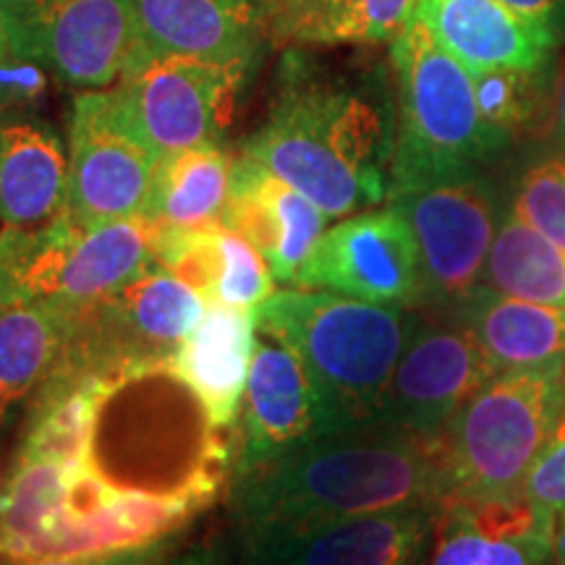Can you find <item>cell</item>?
Returning a JSON list of instances; mask_svg holds the SVG:
<instances>
[{
    "label": "cell",
    "instance_id": "ffe728a7",
    "mask_svg": "<svg viewBox=\"0 0 565 565\" xmlns=\"http://www.w3.org/2000/svg\"><path fill=\"white\" fill-rule=\"evenodd\" d=\"M137 55L254 61L259 9L254 0H131Z\"/></svg>",
    "mask_w": 565,
    "mask_h": 565
},
{
    "label": "cell",
    "instance_id": "74e56055",
    "mask_svg": "<svg viewBox=\"0 0 565 565\" xmlns=\"http://www.w3.org/2000/svg\"><path fill=\"white\" fill-rule=\"evenodd\" d=\"M9 55H13V53H11V47H9V40H6L3 21H0V61H3V58H9Z\"/></svg>",
    "mask_w": 565,
    "mask_h": 565
},
{
    "label": "cell",
    "instance_id": "3957f363",
    "mask_svg": "<svg viewBox=\"0 0 565 565\" xmlns=\"http://www.w3.org/2000/svg\"><path fill=\"white\" fill-rule=\"evenodd\" d=\"M395 137L370 92L288 61L265 124L244 141V154L309 196L328 217L372 210L387 194Z\"/></svg>",
    "mask_w": 565,
    "mask_h": 565
},
{
    "label": "cell",
    "instance_id": "9a60e30c",
    "mask_svg": "<svg viewBox=\"0 0 565 565\" xmlns=\"http://www.w3.org/2000/svg\"><path fill=\"white\" fill-rule=\"evenodd\" d=\"M233 477L278 461L335 424L307 364L280 338L257 330L242 401Z\"/></svg>",
    "mask_w": 565,
    "mask_h": 565
},
{
    "label": "cell",
    "instance_id": "1f68e13d",
    "mask_svg": "<svg viewBox=\"0 0 565 565\" xmlns=\"http://www.w3.org/2000/svg\"><path fill=\"white\" fill-rule=\"evenodd\" d=\"M45 92V74L38 63L17 55L0 61V118L11 113H26Z\"/></svg>",
    "mask_w": 565,
    "mask_h": 565
},
{
    "label": "cell",
    "instance_id": "cb8c5ba5",
    "mask_svg": "<svg viewBox=\"0 0 565 565\" xmlns=\"http://www.w3.org/2000/svg\"><path fill=\"white\" fill-rule=\"evenodd\" d=\"M498 372L565 364V309L477 286L450 307Z\"/></svg>",
    "mask_w": 565,
    "mask_h": 565
},
{
    "label": "cell",
    "instance_id": "6da1fadb",
    "mask_svg": "<svg viewBox=\"0 0 565 565\" xmlns=\"http://www.w3.org/2000/svg\"><path fill=\"white\" fill-rule=\"evenodd\" d=\"M19 443L58 466L68 555L168 542L217 498L233 456L171 362L55 370Z\"/></svg>",
    "mask_w": 565,
    "mask_h": 565
},
{
    "label": "cell",
    "instance_id": "2e32d148",
    "mask_svg": "<svg viewBox=\"0 0 565 565\" xmlns=\"http://www.w3.org/2000/svg\"><path fill=\"white\" fill-rule=\"evenodd\" d=\"M440 508L356 515L244 547V565H424Z\"/></svg>",
    "mask_w": 565,
    "mask_h": 565
},
{
    "label": "cell",
    "instance_id": "4fadbf2b",
    "mask_svg": "<svg viewBox=\"0 0 565 565\" xmlns=\"http://www.w3.org/2000/svg\"><path fill=\"white\" fill-rule=\"evenodd\" d=\"M291 288L333 291L406 309L427 301L414 231L391 204L356 212L324 231Z\"/></svg>",
    "mask_w": 565,
    "mask_h": 565
},
{
    "label": "cell",
    "instance_id": "30bf717a",
    "mask_svg": "<svg viewBox=\"0 0 565 565\" xmlns=\"http://www.w3.org/2000/svg\"><path fill=\"white\" fill-rule=\"evenodd\" d=\"M387 204L412 225L427 301L454 307L482 286L494 242V202L477 171L391 181Z\"/></svg>",
    "mask_w": 565,
    "mask_h": 565
},
{
    "label": "cell",
    "instance_id": "ba28073f",
    "mask_svg": "<svg viewBox=\"0 0 565 565\" xmlns=\"http://www.w3.org/2000/svg\"><path fill=\"white\" fill-rule=\"evenodd\" d=\"M254 61L137 55L118 79L134 129L166 154L221 145Z\"/></svg>",
    "mask_w": 565,
    "mask_h": 565
},
{
    "label": "cell",
    "instance_id": "f35d334b",
    "mask_svg": "<svg viewBox=\"0 0 565 565\" xmlns=\"http://www.w3.org/2000/svg\"><path fill=\"white\" fill-rule=\"evenodd\" d=\"M563 404H565V366H563Z\"/></svg>",
    "mask_w": 565,
    "mask_h": 565
},
{
    "label": "cell",
    "instance_id": "d6a6232c",
    "mask_svg": "<svg viewBox=\"0 0 565 565\" xmlns=\"http://www.w3.org/2000/svg\"><path fill=\"white\" fill-rule=\"evenodd\" d=\"M171 540L154 542L145 547L113 550V553H92V555H71V557H47V561H24V563H0V565H150L168 555Z\"/></svg>",
    "mask_w": 565,
    "mask_h": 565
},
{
    "label": "cell",
    "instance_id": "e575fe53",
    "mask_svg": "<svg viewBox=\"0 0 565 565\" xmlns=\"http://www.w3.org/2000/svg\"><path fill=\"white\" fill-rule=\"evenodd\" d=\"M150 565H217V561L207 547H194L192 553L175 555V557H160V561H154Z\"/></svg>",
    "mask_w": 565,
    "mask_h": 565
},
{
    "label": "cell",
    "instance_id": "8d00e7d4",
    "mask_svg": "<svg viewBox=\"0 0 565 565\" xmlns=\"http://www.w3.org/2000/svg\"><path fill=\"white\" fill-rule=\"evenodd\" d=\"M553 545H555V565H565V515L555 519Z\"/></svg>",
    "mask_w": 565,
    "mask_h": 565
},
{
    "label": "cell",
    "instance_id": "277c9868",
    "mask_svg": "<svg viewBox=\"0 0 565 565\" xmlns=\"http://www.w3.org/2000/svg\"><path fill=\"white\" fill-rule=\"evenodd\" d=\"M257 330L299 353L335 429L377 419L416 315L312 288H282L254 309Z\"/></svg>",
    "mask_w": 565,
    "mask_h": 565
},
{
    "label": "cell",
    "instance_id": "44dd1931",
    "mask_svg": "<svg viewBox=\"0 0 565 565\" xmlns=\"http://www.w3.org/2000/svg\"><path fill=\"white\" fill-rule=\"evenodd\" d=\"M414 17L469 74L487 68L534 71L550 66L555 51L545 32L500 0H416Z\"/></svg>",
    "mask_w": 565,
    "mask_h": 565
},
{
    "label": "cell",
    "instance_id": "9c48e42d",
    "mask_svg": "<svg viewBox=\"0 0 565 565\" xmlns=\"http://www.w3.org/2000/svg\"><path fill=\"white\" fill-rule=\"evenodd\" d=\"M158 160V152L126 116L116 87L84 89L71 108L63 212L87 228L141 217Z\"/></svg>",
    "mask_w": 565,
    "mask_h": 565
},
{
    "label": "cell",
    "instance_id": "83f0119b",
    "mask_svg": "<svg viewBox=\"0 0 565 565\" xmlns=\"http://www.w3.org/2000/svg\"><path fill=\"white\" fill-rule=\"evenodd\" d=\"M482 282L515 299L565 309V252L511 212L494 233Z\"/></svg>",
    "mask_w": 565,
    "mask_h": 565
},
{
    "label": "cell",
    "instance_id": "d590c367",
    "mask_svg": "<svg viewBox=\"0 0 565 565\" xmlns=\"http://www.w3.org/2000/svg\"><path fill=\"white\" fill-rule=\"evenodd\" d=\"M555 113H557V131L565 141V61L561 68V79H557V92H555Z\"/></svg>",
    "mask_w": 565,
    "mask_h": 565
},
{
    "label": "cell",
    "instance_id": "7402d4cb",
    "mask_svg": "<svg viewBox=\"0 0 565 565\" xmlns=\"http://www.w3.org/2000/svg\"><path fill=\"white\" fill-rule=\"evenodd\" d=\"M68 154L30 110L0 118V223L38 228L66 207Z\"/></svg>",
    "mask_w": 565,
    "mask_h": 565
},
{
    "label": "cell",
    "instance_id": "603a6c76",
    "mask_svg": "<svg viewBox=\"0 0 565 565\" xmlns=\"http://www.w3.org/2000/svg\"><path fill=\"white\" fill-rule=\"evenodd\" d=\"M257 322L249 309L207 303L196 328L175 349L171 364L200 395L217 427L233 429L249 380Z\"/></svg>",
    "mask_w": 565,
    "mask_h": 565
},
{
    "label": "cell",
    "instance_id": "484cf974",
    "mask_svg": "<svg viewBox=\"0 0 565 565\" xmlns=\"http://www.w3.org/2000/svg\"><path fill=\"white\" fill-rule=\"evenodd\" d=\"M416 0H263L259 19L282 42L362 45L387 42L406 30Z\"/></svg>",
    "mask_w": 565,
    "mask_h": 565
},
{
    "label": "cell",
    "instance_id": "5b68a950",
    "mask_svg": "<svg viewBox=\"0 0 565 565\" xmlns=\"http://www.w3.org/2000/svg\"><path fill=\"white\" fill-rule=\"evenodd\" d=\"M391 55L398 79L391 181L477 171L503 150L508 134L487 124L469 68L445 51L419 17L393 40Z\"/></svg>",
    "mask_w": 565,
    "mask_h": 565
},
{
    "label": "cell",
    "instance_id": "5bb4252c",
    "mask_svg": "<svg viewBox=\"0 0 565 565\" xmlns=\"http://www.w3.org/2000/svg\"><path fill=\"white\" fill-rule=\"evenodd\" d=\"M494 374L498 370L482 345L461 322L416 317L377 422L416 435H440L458 408Z\"/></svg>",
    "mask_w": 565,
    "mask_h": 565
},
{
    "label": "cell",
    "instance_id": "ac0fdd59",
    "mask_svg": "<svg viewBox=\"0 0 565 565\" xmlns=\"http://www.w3.org/2000/svg\"><path fill=\"white\" fill-rule=\"evenodd\" d=\"M555 519L529 500L448 498L424 565H555Z\"/></svg>",
    "mask_w": 565,
    "mask_h": 565
},
{
    "label": "cell",
    "instance_id": "836d02e7",
    "mask_svg": "<svg viewBox=\"0 0 565 565\" xmlns=\"http://www.w3.org/2000/svg\"><path fill=\"white\" fill-rule=\"evenodd\" d=\"M500 3L545 32L555 47L565 42V0H500Z\"/></svg>",
    "mask_w": 565,
    "mask_h": 565
},
{
    "label": "cell",
    "instance_id": "8992f818",
    "mask_svg": "<svg viewBox=\"0 0 565 565\" xmlns=\"http://www.w3.org/2000/svg\"><path fill=\"white\" fill-rule=\"evenodd\" d=\"M563 366L498 372L458 408L440 433L450 498L524 494L529 471L565 408Z\"/></svg>",
    "mask_w": 565,
    "mask_h": 565
},
{
    "label": "cell",
    "instance_id": "52a82bcc",
    "mask_svg": "<svg viewBox=\"0 0 565 565\" xmlns=\"http://www.w3.org/2000/svg\"><path fill=\"white\" fill-rule=\"evenodd\" d=\"M158 223L129 217L79 225L66 212L38 228H0V301L84 309L158 263Z\"/></svg>",
    "mask_w": 565,
    "mask_h": 565
},
{
    "label": "cell",
    "instance_id": "4dcf8cb0",
    "mask_svg": "<svg viewBox=\"0 0 565 565\" xmlns=\"http://www.w3.org/2000/svg\"><path fill=\"white\" fill-rule=\"evenodd\" d=\"M524 498L553 519L565 515V408L529 471Z\"/></svg>",
    "mask_w": 565,
    "mask_h": 565
},
{
    "label": "cell",
    "instance_id": "7a4b0ae2",
    "mask_svg": "<svg viewBox=\"0 0 565 565\" xmlns=\"http://www.w3.org/2000/svg\"><path fill=\"white\" fill-rule=\"evenodd\" d=\"M448 498L440 435L372 419L324 433L263 469L233 477L231 513L244 550L356 515L440 508Z\"/></svg>",
    "mask_w": 565,
    "mask_h": 565
},
{
    "label": "cell",
    "instance_id": "f546056e",
    "mask_svg": "<svg viewBox=\"0 0 565 565\" xmlns=\"http://www.w3.org/2000/svg\"><path fill=\"white\" fill-rule=\"evenodd\" d=\"M513 215L565 252V152L526 168L513 196Z\"/></svg>",
    "mask_w": 565,
    "mask_h": 565
},
{
    "label": "cell",
    "instance_id": "d4e9b609",
    "mask_svg": "<svg viewBox=\"0 0 565 565\" xmlns=\"http://www.w3.org/2000/svg\"><path fill=\"white\" fill-rule=\"evenodd\" d=\"M74 324L76 309L47 301H0V427L11 406L51 380Z\"/></svg>",
    "mask_w": 565,
    "mask_h": 565
},
{
    "label": "cell",
    "instance_id": "d6986e66",
    "mask_svg": "<svg viewBox=\"0 0 565 565\" xmlns=\"http://www.w3.org/2000/svg\"><path fill=\"white\" fill-rule=\"evenodd\" d=\"M158 263L192 286L207 303L254 309L275 294L267 259L249 238L223 221L202 228L158 225Z\"/></svg>",
    "mask_w": 565,
    "mask_h": 565
},
{
    "label": "cell",
    "instance_id": "e0dca14e",
    "mask_svg": "<svg viewBox=\"0 0 565 565\" xmlns=\"http://www.w3.org/2000/svg\"><path fill=\"white\" fill-rule=\"evenodd\" d=\"M330 217L299 189L249 154L233 160L223 223L249 238L280 286H296L299 270L320 242Z\"/></svg>",
    "mask_w": 565,
    "mask_h": 565
},
{
    "label": "cell",
    "instance_id": "7c38bea8",
    "mask_svg": "<svg viewBox=\"0 0 565 565\" xmlns=\"http://www.w3.org/2000/svg\"><path fill=\"white\" fill-rule=\"evenodd\" d=\"M204 299L166 270L147 267L121 291L76 309L71 341L55 370H103L126 362H171L204 315Z\"/></svg>",
    "mask_w": 565,
    "mask_h": 565
},
{
    "label": "cell",
    "instance_id": "f1b7e54d",
    "mask_svg": "<svg viewBox=\"0 0 565 565\" xmlns=\"http://www.w3.org/2000/svg\"><path fill=\"white\" fill-rule=\"evenodd\" d=\"M477 103L487 124L511 137L515 131L532 129L545 110L547 66L524 68H487L471 74Z\"/></svg>",
    "mask_w": 565,
    "mask_h": 565
},
{
    "label": "cell",
    "instance_id": "4316f807",
    "mask_svg": "<svg viewBox=\"0 0 565 565\" xmlns=\"http://www.w3.org/2000/svg\"><path fill=\"white\" fill-rule=\"evenodd\" d=\"M233 160L236 158L221 145H202L160 158L141 217L166 228H202L223 221Z\"/></svg>",
    "mask_w": 565,
    "mask_h": 565
},
{
    "label": "cell",
    "instance_id": "8fae6325",
    "mask_svg": "<svg viewBox=\"0 0 565 565\" xmlns=\"http://www.w3.org/2000/svg\"><path fill=\"white\" fill-rule=\"evenodd\" d=\"M11 53L76 89H108L137 51L131 0H0Z\"/></svg>",
    "mask_w": 565,
    "mask_h": 565
}]
</instances>
